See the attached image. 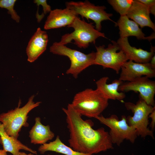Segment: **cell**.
Masks as SVG:
<instances>
[{"label":"cell","mask_w":155,"mask_h":155,"mask_svg":"<svg viewBox=\"0 0 155 155\" xmlns=\"http://www.w3.org/2000/svg\"><path fill=\"white\" fill-rule=\"evenodd\" d=\"M66 115V122L69 132L68 142L74 150L83 153L93 154L113 149V144L109 132L103 127L97 129L92 127L90 120H84L71 104L62 108Z\"/></svg>","instance_id":"cell-1"},{"label":"cell","mask_w":155,"mask_h":155,"mask_svg":"<svg viewBox=\"0 0 155 155\" xmlns=\"http://www.w3.org/2000/svg\"><path fill=\"white\" fill-rule=\"evenodd\" d=\"M108 100L97 89L87 88L76 94L71 104L82 116L95 118L107 107Z\"/></svg>","instance_id":"cell-2"},{"label":"cell","mask_w":155,"mask_h":155,"mask_svg":"<svg viewBox=\"0 0 155 155\" xmlns=\"http://www.w3.org/2000/svg\"><path fill=\"white\" fill-rule=\"evenodd\" d=\"M34 97V95L31 96L27 102L22 107H20L21 102L19 100L18 107L0 115V122L8 135L18 139L22 128L28 126V114L41 103L40 102H35L33 100Z\"/></svg>","instance_id":"cell-3"},{"label":"cell","mask_w":155,"mask_h":155,"mask_svg":"<svg viewBox=\"0 0 155 155\" xmlns=\"http://www.w3.org/2000/svg\"><path fill=\"white\" fill-rule=\"evenodd\" d=\"M67 27L73 28L74 31L62 36L59 42L64 45L73 40L74 43L78 47L85 49L88 46L90 43L94 44L96 39L99 37L107 38L104 33L96 29L92 23H88L81 20L78 16Z\"/></svg>","instance_id":"cell-4"},{"label":"cell","mask_w":155,"mask_h":155,"mask_svg":"<svg viewBox=\"0 0 155 155\" xmlns=\"http://www.w3.org/2000/svg\"><path fill=\"white\" fill-rule=\"evenodd\" d=\"M50 51L53 54L67 56L69 58L71 65L66 73L72 75L75 78L82 71L93 65L96 55L94 52L85 54L68 48L59 42H54L50 48Z\"/></svg>","instance_id":"cell-5"},{"label":"cell","mask_w":155,"mask_h":155,"mask_svg":"<svg viewBox=\"0 0 155 155\" xmlns=\"http://www.w3.org/2000/svg\"><path fill=\"white\" fill-rule=\"evenodd\" d=\"M135 104L130 102H126L125 105L127 110L133 113V116H128L127 118L128 125L134 127L138 136L145 138L147 136L154 139L153 131L148 127L150 114L155 109V106L148 105L140 96Z\"/></svg>","instance_id":"cell-6"},{"label":"cell","mask_w":155,"mask_h":155,"mask_svg":"<svg viewBox=\"0 0 155 155\" xmlns=\"http://www.w3.org/2000/svg\"><path fill=\"white\" fill-rule=\"evenodd\" d=\"M95 118L109 128V133L113 144L119 146L125 140L132 143L135 142L137 136L136 130L134 127L128 125L125 115L122 116L119 120L114 114L108 117L100 115Z\"/></svg>","instance_id":"cell-7"},{"label":"cell","mask_w":155,"mask_h":155,"mask_svg":"<svg viewBox=\"0 0 155 155\" xmlns=\"http://www.w3.org/2000/svg\"><path fill=\"white\" fill-rule=\"evenodd\" d=\"M111 42L112 44L106 48L104 45L95 46L96 51L93 65H100L104 69L111 68L118 74L122 65L128 60L123 52L120 51L117 42Z\"/></svg>","instance_id":"cell-8"},{"label":"cell","mask_w":155,"mask_h":155,"mask_svg":"<svg viewBox=\"0 0 155 155\" xmlns=\"http://www.w3.org/2000/svg\"><path fill=\"white\" fill-rule=\"evenodd\" d=\"M65 5L66 7L73 10L78 15L93 21L95 24L96 29L99 31L101 30V22L103 21L109 20L116 24V22L110 18L113 14L105 10L106 8L104 6H96L88 0L67 2Z\"/></svg>","instance_id":"cell-9"},{"label":"cell","mask_w":155,"mask_h":155,"mask_svg":"<svg viewBox=\"0 0 155 155\" xmlns=\"http://www.w3.org/2000/svg\"><path fill=\"white\" fill-rule=\"evenodd\" d=\"M118 90L122 92H139L141 97L148 105L155 106V81L146 76L137 78L131 82H123Z\"/></svg>","instance_id":"cell-10"},{"label":"cell","mask_w":155,"mask_h":155,"mask_svg":"<svg viewBox=\"0 0 155 155\" xmlns=\"http://www.w3.org/2000/svg\"><path fill=\"white\" fill-rule=\"evenodd\" d=\"M121 70L119 79L123 82H131L143 75L149 78L155 76V69L152 68L150 62L138 63L129 60L123 64Z\"/></svg>","instance_id":"cell-11"},{"label":"cell","mask_w":155,"mask_h":155,"mask_svg":"<svg viewBox=\"0 0 155 155\" xmlns=\"http://www.w3.org/2000/svg\"><path fill=\"white\" fill-rule=\"evenodd\" d=\"M117 43L122 51L125 55L128 60H131L138 63H146L150 62L155 55V47L151 45L150 51L141 48L137 49L129 44L127 37H120Z\"/></svg>","instance_id":"cell-12"},{"label":"cell","mask_w":155,"mask_h":155,"mask_svg":"<svg viewBox=\"0 0 155 155\" xmlns=\"http://www.w3.org/2000/svg\"><path fill=\"white\" fill-rule=\"evenodd\" d=\"M78 16L74 11L67 7L51 10L45 22L44 29L47 30L68 26Z\"/></svg>","instance_id":"cell-13"},{"label":"cell","mask_w":155,"mask_h":155,"mask_svg":"<svg viewBox=\"0 0 155 155\" xmlns=\"http://www.w3.org/2000/svg\"><path fill=\"white\" fill-rule=\"evenodd\" d=\"M48 42V36L46 32L37 28L36 31L28 42L26 49L27 60L34 62L46 50Z\"/></svg>","instance_id":"cell-14"},{"label":"cell","mask_w":155,"mask_h":155,"mask_svg":"<svg viewBox=\"0 0 155 155\" xmlns=\"http://www.w3.org/2000/svg\"><path fill=\"white\" fill-rule=\"evenodd\" d=\"M148 7L139 0H133L126 16L141 28L148 27L155 31V26L150 17Z\"/></svg>","instance_id":"cell-15"},{"label":"cell","mask_w":155,"mask_h":155,"mask_svg":"<svg viewBox=\"0 0 155 155\" xmlns=\"http://www.w3.org/2000/svg\"><path fill=\"white\" fill-rule=\"evenodd\" d=\"M115 25L119 27L120 37L134 36L139 40H146L149 41L155 38L154 32L150 36H145L139 26L133 20H130L126 15L120 16Z\"/></svg>","instance_id":"cell-16"},{"label":"cell","mask_w":155,"mask_h":155,"mask_svg":"<svg viewBox=\"0 0 155 155\" xmlns=\"http://www.w3.org/2000/svg\"><path fill=\"white\" fill-rule=\"evenodd\" d=\"M35 121L34 124L29 132L31 143L41 145L53 138L55 134L51 130L49 125H43L39 117H36Z\"/></svg>","instance_id":"cell-17"},{"label":"cell","mask_w":155,"mask_h":155,"mask_svg":"<svg viewBox=\"0 0 155 155\" xmlns=\"http://www.w3.org/2000/svg\"><path fill=\"white\" fill-rule=\"evenodd\" d=\"M0 143L3 150L13 155H19L20 150H24L34 154L36 151L22 144L18 139L8 135L5 131L2 124L0 123Z\"/></svg>","instance_id":"cell-18"},{"label":"cell","mask_w":155,"mask_h":155,"mask_svg":"<svg viewBox=\"0 0 155 155\" xmlns=\"http://www.w3.org/2000/svg\"><path fill=\"white\" fill-rule=\"evenodd\" d=\"M108 77L100 78L96 82V89L100 92L108 99H117L122 101L125 97V93L118 90L119 86L123 82L119 79L114 80L111 84H107Z\"/></svg>","instance_id":"cell-19"},{"label":"cell","mask_w":155,"mask_h":155,"mask_svg":"<svg viewBox=\"0 0 155 155\" xmlns=\"http://www.w3.org/2000/svg\"><path fill=\"white\" fill-rule=\"evenodd\" d=\"M38 150L41 154H44L46 152L52 151L65 155H94L84 154L74 150L64 144L59 135L57 136L54 140L41 145Z\"/></svg>","instance_id":"cell-20"},{"label":"cell","mask_w":155,"mask_h":155,"mask_svg":"<svg viewBox=\"0 0 155 155\" xmlns=\"http://www.w3.org/2000/svg\"><path fill=\"white\" fill-rule=\"evenodd\" d=\"M133 0H108V3L120 15L126 16L130 9Z\"/></svg>","instance_id":"cell-21"},{"label":"cell","mask_w":155,"mask_h":155,"mask_svg":"<svg viewBox=\"0 0 155 155\" xmlns=\"http://www.w3.org/2000/svg\"><path fill=\"white\" fill-rule=\"evenodd\" d=\"M16 0H0V7L4 8L8 10V13L11 15V18L17 22H19L20 17L14 9Z\"/></svg>","instance_id":"cell-22"},{"label":"cell","mask_w":155,"mask_h":155,"mask_svg":"<svg viewBox=\"0 0 155 155\" xmlns=\"http://www.w3.org/2000/svg\"><path fill=\"white\" fill-rule=\"evenodd\" d=\"M34 3H36L38 8L40 5H42L43 7V12L41 14H36V18L38 22H40L44 17V16L51 11L50 6L47 3L46 0H34Z\"/></svg>","instance_id":"cell-23"},{"label":"cell","mask_w":155,"mask_h":155,"mask_svg":"<svg viewBox=\"0 0 155 155\" xmlns=\"http://www.w3.org/2000/svg\"><path fill=\"white\" fill-rule=\"evenodd\" d=\"M146 5L149 8L150 13L155 16V0H139Z\"/></svg>","instance_id":"cell-24"},{"label":"cell","mask_w":155,"mask_h":155,"mask_svg":"<svg viewBox=\"0 0 155 155\" xmlns=\"http://www.w3.org/2000/svg\"><path fill=\"white\" fill-rule=\"evenodd\" d=\"M149 117L151 119L152 121L150 126L151 128V130L153 131L155 127V109L150 114Z\"/></svg>","instance_id":"cell-25"},{"label":"cell","mask_w":155,"mask_h":155,"mask_svg":"<svg viewBox=\"0 0 155 155\" xmlns=\"http://www.w3.org/2000/svg\"><path fill=\"white\" fill-rule=\"evenodd\" d=\"M150 63L152 68L155 69V55L152 58Z\"/></svg>","instance_id":"cell-26"},{"label":"cell","mask_w":155,"mask_h":155,"mask_svg":"<svg viewBox=\"0 0 155 155\" xmlns=\"http://www.w3.org/2000/svg\"><path fill=\"white\" fill-rule=\"evenodd\" d=\"M0 155H7V152L3 149H0Z\"/></svg>","instance_id":"cell-27"},{"label":"cell","mask_w":155,"mask_h":155,"mask_svg":"<svg viewBox=\"0 0 155 155\" xmlns=\"http://www.w3.org/2000/svg\"><path fill=\"white\" fill-rule=\"evenodd\" d=\"M19 155H36L34 154H33L32 153H30L29 154H27L24 152H20L19 153Z\"/></svg>","instance_id":"cell-28"},{"label":"cell","mask_w":155,"mask_h":155,"mask_svg":"<svg viewBox=\"0 0 155 155\" xmlns=\"http://www.w3.org/2000/svg\"><path fill=\"white\" fill-rule=\"evenodd\" d=\"M50 155V154H48V155Z\"/></svg>","instance_id":"cell-29"}]
</instances>
